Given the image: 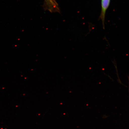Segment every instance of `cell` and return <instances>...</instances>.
<instances>
[{
  "instance_id": "6da1fadb",
  "label": "cell",
  "mask_w": 129,
  "mask_h": 129,
  "mask_svg": "<svg viewBox=\"0 0 129 129\" xmlns=\"http://www.w3.org/2000/svg\"><path fill=\"white\" fill-rule=\"evenodd\" d=\"M111 0H101V11L100 18L102 21L103 26L104 27L105 17L106 11L110 4Z\"/></svg>"
},
{
  "instance_id": "7a4b0ae2",
  "label": "cell",
  "mask_w": 129,
  "mask_h": 129,
  "mask_svg": "<svg viewBox=\"0 0 129 129\" xmlns=\"http://www.w3.org/2000/svg\"><path fill=\"white\" fill-rule=\"evenodd\" d=\"M46 1L50 7H53L57 9V5L54 0H46Z\"/></svg>"
}]
</instances>
